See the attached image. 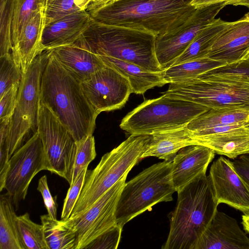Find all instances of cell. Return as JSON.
<instances>
[{"label":"cell","instance_id":"cell-1","mask_svg":"<svg viewBox=\"0 0 249 249\" xmlns=\"http://www.w3.org/2000/svg\"><path fill=\"white\" fill-rule=\"evenodd\" d=\"M41 104L47 107L76 142L92 135L99 114L86 98L81 83L51 52L41 82Z\"/></svg>","mask_w":249,"mask_h":249},{"label":"cell","instance_id":"cell-2","mask_svg":"<svg viewBox=\"0 0 249 249\" xmlns=\"http://www.w3.org/2000/svg\"><path fill=\"white\" fill-rule=\"evenodd\" d=\"M164 94L210 108L249 110V59L212 70L192 80L169 84Z\"/></svg>","mask_w":249,"mask_h":249},{"label":"cell","instance_id":"cell-3","mask_svg":"<svg viewBox=\"0 0 249 249\" xmlns=\"http://www.w3.org/2000/svg\"><path fill=\"white\" fill-rule=\"evenodd\" d=\"M192 0H118L90 15L96 22L151 33L156 36L182 25L196 8Z\"/></svg>","mask_w":249,"mask_h":249},{"label":"cell","instance_id":"cell-4","mask_svg":"<svg viewBox=\"0 0 249 249\" xmlns=\"http://www.w3.org/2000/svg\"><path fill=\"white\" fill-rule=\"evenodd\" d=\"M156 36L135 29L97 22L92 19L74 43L97 56L110 57L161 71L155 53Z\"/></svg>","mask_w":249,"mask_h":249},{"label":"cell","instance_id":"cell-5","mask_svg":"<svg viewBox=\"0 0 249 249\" xmlns=\"http://www.w3.org/2000/svg\"><path fill=\"white\" fill-rule=\"evenodd\" d=\"M208 176L202 175L178 192L169 233L162 249H194L217 210Z\"/></svg>","mask_w":249,"mask_h":249},{"label":"cell","instance_id":"cell-6","mask_svg":"<svg viewBox=\"0 0 249 249\" xmlns=\"http://www.w3.org/2000/svg\"><path fill=\"white\" fill-rule=\"evenodd\" d=\"M150 135H131L103 156L93 170H87L85 182L70 218L83 214L125 176L141 160Z\"/></svg>","mask_w":249,"mask_h":249},{"label":"cell","instance_id":"cell-7","mask_svg":"<svg viewBox=\"0 0 249 249\" xmlns=\"http://www.w3.org/2000/svg\"><path fill=\"white\" fill-rule=\"evenodd\" d=\"M211 108L165 94L145 100L122 120L121 128L131 135H152L184 126Z\"/></svg>","mask_w":249,"mask_h":249},{"label":"cell","instance_id":"cell-8","mask_svg":"<svg viewBox=\"0 0 249 249\" xmlns=\"http://www.w3.org/2000/svg\"><path fill=\"white\" fill-rule=\"evenodd\" d=\"M172 161L154 164L125 182L116 210L117 224L123 227L156 204L173 200L176 191L172 178Z\"/></svg>","mask_w":249,"mask_h":249},{"label":"cell","instance_id":"cell-9","mask_svg":"<svg viewBox=\"0 0 249 249\" xmlns=\"http://www.w3.org/2000/svg\"><path fill=\"white\" fill-rule=\"evenodd\" d=\"M50 50H45L33 60L22 74L16 108L11 118L8 146L10 158L38 129L41 82Z\"/></svg>","mask_w":249,"mask_h":249},{"label":"cell","instance_id":"cell-10","mask_svg":"<svg viewBox=\"0 0 249 249\" xmlns=\"http://www.w3.org/2000/svg\"><path fill=\"white\" fill-rule=\"evenodd\" d=\"M48 169L71 184L77 145L71 132L46 106L40 105L37 129Z\"/></svg>","mask_w":249,"mask_h":249},{"label":"cell","instance_id":"cell-11","mask_svg":"<svg viewBox=\"0 0 249 249\" xmlns=\"http://www.w3.org/2000/svg\"><path fill=\"white\" fill-rule=\"evenodd\" d=\"M43 146L37 131L11 157L4 189L14 205L18 207L24 200L34 177L48 170Z\"/></svg>","mask_w":249,"mask_h":249},{"label":"cell","instance_id":"cell-12","mask_svg":"<svg viewBox=\"0 0 249 249\" xmlns=\"http://www.w3.org/2000/svg\"><path fill=\"white\" fill-rule=\"evenodd\" d=\"M226 5V2H222L196 8L179 28L156 36L155 53L161 68L165 70L172 66L197 34L215 19Z\"/></svg>","mask_w":249,"mask_h":249},{"label":"cell","instance_id":"cell-13","mask_svg":"<svg viewBox=\"0 0 249 249\" xmlns=\"http://www.w3.org/2000/svg\"><path fill=\"white\" fill-rule=\"evenodd\" d=\"M81 85L89 103L98 114L122 108L132 93L128 80L106 66L81 82Z\"/></svg>","mask_w":249,"mask_h":249},{"label":"cell","instance_id":"cell-14","mask_svg":"<svg viewBox=\"0 0 249 249\" xmlns=\"http://www.w3.org/2000/svg\"><path fill=\"white\" fill-rule=\"evenodd\" d=\"M127 176L115 183L82 215L72 218L78 233L77 249L86 247L117 224L116 210Z\"/></svg>","mask_w":249,"mask_h":249},{"label":"cell","instance_id":"cell-15","mask_svg":"<svg viewBox=\"0 0 249 249\" xmlns=\"http://www.w3.org/2000/svg\"><path fill=\"white\" fill-rule=\"evenodd\" d=\"M218 203L249 212V188L236 172L232 161L221 156L212 164L209 174Z\"/></svg>","mask_w":249,"mask_h":249},{"label":"cell","instance_id":"cell-16","mask_svg":"<svg viewBox=\"0 0 249 249\" xmlns=\"http://www.w3.org/2000/svg\"><path fill=\"white\" fill-rule=\"evenodd\" d=\"M194 249H249V237L235 218L217 210Z\"/></svg>","mask_w":249,"mask_h":249},{"label":"cell","instance_id":"cell-17","mask_svg":"<svg viewBox=\"0 0 249 249\" xmlns=\"http://www.w3.org/2000/svg\"><path fill=\"white\" fill-rule=\"evenodd\" d=\"M208 57L227 64L249 58V12L240 19L230 22L214 43Z\"/></svg>","mask_w":249,"mask_h":249},{"label":"cell","instance_id":"cell-18","mask_svg":"<svg viewBox=\"0 0 249 249\" xmlns=\"http://www.w3.org/2000/svg\"><path fill=\"white\" fill-rule=\"evenodd\" d=\"M215 154L212 149L202 145H190L181 148L172 161V178L176 191L206 174Z\"/></svg>","mask_w":249,"mask_h":249},{"label":"cell","instance_id":"cell-19","mask_svg":"<svg viewBox=\"0 0 249 249\" xmlns=\"http://www.w3.org/2000/svg\"><path fill=\"white\" fill-rule=\"evenodd\" d=\"M91 18L85 10L67 15L44 26L41 40L42 50L74 43L89 26Z\"/></svg>","mask_w":249,"mask_h":249},{"label":"cell","instance_id":"cell-20","mask_svg":"<svg viewBox=\"0 0 249 249\" xmlns=\"http://www.w3.org/2000/svg\"><path fill=\"white\" fill-rule=\"evenodd\" d=\"M44 11L45 9H42L32 15L18 42L12 48L13 58L22 74L27 71L35 58L43 52L41 40L45 26Z\"/></svg>","mask_w":249,"mask_h":249},{"label":"cell","instance_id":"cell-21","mask_svg":"<svg viewBox=\"0 0 249 249\" xmlns=\"http://www.w3.org/2000/svg\"><path fill=\"white\" fill-rule=\"evenodd\" d=\"M55 59L80 83L106 66L96 54L75 43L51 50Z\"/></svg>","mask_w":249,"mask_h":249},{"label":"cell","instance_id":"cell-22","mask_svg":"<svg viewBox=\"0 0 249 249\" xmlns=\"http://www.w3.org/2000/svg\"><path fill=\"white\" fill-rule=\"evenodd\" d=\"M194 137L196 144L208 147L215 154L231 159L249 154V127L247 124L222 132L194 135Z\"/></svg>","mask_w":249,"mask_h":249},{"label":"cell","instance_id":"cell-23","mask_svg":"<svg viewBox=\"0 0 249 249\" xmlns=\"http://www.w3.org/2000/svg\"><path fill=\"white\" fill-rule=\"evenodd\" d=\"M194 144H196V142L187 126L155 133L150 135L141 160L148 157H156L172 161L181 148Z\"/></svg>","mask_w":249,"mask_h":249},{"label":"cell","instance_id":"cell-24","mask_svg":"<svg viewBox=\"0 0 249 249\" xmlns=\"http://www.w3.org/2000/svg\"><path fill=\"white\" fill-rule=\"evenodd\" d=\"M97 56L105 66L117 71L128 80L132 93L142 94L155 87H160L167 84L163 78V71H150L124 60L107 56Z\"/></svg>","mask_w":249,"mask_h":249},{"label":"cell","instance_id":"cell-25","mask_svg":"<svg viewBox=\"0 0 249 249\" xmlns=\"http://www.w3.org/2000/svg\"><path fill=\"white\" fill-rule=\"evenodd\" d=\"M40 220L49 249H77L78 233L72 218L58 220L47 214Z\"/></svg>","mask_w":249,"mask_h":249},{"label":"cell","instance_id":"cell-26","mask_svg":"<svg viewBox=\"0 0 249 249\" xmlns=\"http://www.w3.org/2000/svg\"><path fill=\"white\" fill-rule=\"evenodd\" d=\"M230 23L215 18L197 34L172 66L208 57L214 43Z\"/></svg>","mask_w":249,"mask_h":249},{"label":"cell","instance_id":"cell-27","mask_svg":"<svg viewBox=\"0 0 249 249\" xmlns=\"http://www.w3.org/2000/svg\"><path fill=\"white\" fill-rule=\"evenodd\" d=\"M249 123V110L222 107L211 108L200 114L187 125L193 133L206 129Z\"/></svg>","mask_w":249,"mask_h":249},{"label":"cell","instance_id":"cell-28","mask_svg":"<svg viewBox=\"0 0 249 249\" xmlns=\"http://www.w3.org/2000/svg\"><path fill=\"white\" fill-rule=\"evenodd\" d=\"M12 200L7 194L0 196V249H25L18 230Z\"/></svg>","mask_w":249,"mask_h":249},{"label":"cell","instance_id":"cell-29","mask_svg":"<svg viewBox=\"0 0 249 249\" xmlns=\"http://www.w3.org/2000/svg\"><path fill=\"white\" fill-rule=\"evenodd\" d=\"M227 64L225 61L206 57L172 66L163 71V78L167 84L181 83Z\"/></svg>","mask_w":249,"mask_h":249},{"label":"cell","instance_id":"cell-30","mask_svg":"<svg viewBox=\"0 0 249 249\" xmlns=\"http://www.w3.org/2000/svg\"><path fill=\"white\" fill-rule=\"evenodd\" d=\"M16 221L25 249H49L42 224L32 221L28 213L17 216Z\"/></svg>","mask_w":249,"mask_h":249},{"label":"cell","instance_id":"cell-31","mask_svg":"<svg viewBox=\"0 0 249 249\" xmlns=\"http://www.w3.org/2000/svg\"><path fill=\"white\" fill-rule=\"evenodd\" d=\"M46 2L47 0H14L13 47L18 42L25 26L32 15L39 10L45 9Z\"/></svg>","mask_w":249,"mask_h":249},{"label":"cell","instance_id":"cell-32","mask_svg":"<svg viewBox=\"0 0 249 249\" xmlns=\"http://www.w3.org/2000/svg\"><path fill=\"white\" fill-rule=\"evenodd\" d=\"M14 0H0V56L11 53Z\"/></svg>","mask_w":249,"mask_h":249},{"label":"cell","instance_id":"cell-33","mask_svg":"<svg viewBox=\"0 0 249 249\" xmlns=\"http://www.w3.org/2000/svg\"><path fill=\"white\" fill-rule=\"evenodd\" d=\"M0 98L12 87L20 83L22 72L14 60L12 54L0 56Z\"/></svg>","mask_w":249,"mask_h":249},{"label":"cell","instance_id":"cell-34","mask_svg":"<svg viewBox=\"0 0 249 249\" xmlns=\"http://www.w3.org/2000/svg\"><path fill=\"white\" fill-rule=\"evenodd\" d=\"M76 158L71 184L80 173L88 168L89 164L96 156L95 140L92 134L76 142Z\"/></svg>","mask_w":249,"mask_h":249},{"label":"cell","instance_id":"cell-35","mask_svg":"<svg viewBox=\"0 0 249 249\" xmlns=\"http://www.w3.org/2000/svg\"><path fill=\"white\" fill-rule=\"evenodd\" d=\"M80 10L75 0H48L44 11L45 25Z\"/></svg>","mask_w":249,"mask_h":249},{"label":"cell","instance_id":"cell-36","mask_svg":"<svg viewBox=\"0 0 249 249\" xmlns=\"http://www.w3.org/2000/svg\"><path fill=\"white\" fill-rule=\"evenodd\" d=\"M87 170V168L85 169L72 184L70 185L64 201L61 219L66 220L70 217L83 187Z\"/></svg>","mask_w":249,"mask_h":249},{"label":"cell","instance_id":"cell-37","mask_svg":"<svg viewBox=\"0 0 249 249\" xmlns=\"http://www.w3.org/2000/svg\"><path fill=\"white\" fill-rule=\"evenodd\" d=\"M123 227L116 224L103 233L100 235L86 249H116L121 239Z\"/></svg>","mask_w":249,"mask_h":249},{"label":"cell","instance_id":"cell-38","mask_svg":"<svg viewBox=\"0 0 249 249\" xmlns=\"http://www.w3.org/2000/svg\"><path fill=\"white\" fill-rule=\"evenodd\" d=\"M19 84L14 85L0 98V123L10 121L16 108Z\"/></svg>","mask_w":249,"mask_h":249},{"label":"cell","instance_id":"cell-39","mask_svg":"<svg viewBox=\"0 0 249 249\" xmlns=\"http://www.w3.org/2000/svg\"><path fill=\"white\" fill-rule=\"evenodd\" d=\"M37 190L42 196L49 215L53 219H57L56 196L55 197L52 196L49 188L46 175L41 177L39 179Z\"/></svg>","mask_w":249,"mask_h":249},{"label":"cell","instance_id":"cell-40","mask_svg":"<svg viewBox=\"0 0 249 249\" xmlns=\"http://www.w3.org/2000/svg\"><path fill=\"white\" fill-rule=\"evenodd\" d=\"M232 162L236 172L249 188V156L241 155Z\"/></svg>","mask_w":249,"mask_h":249},{"label":"cell","instance_id":"cell-41","mask_svg":"<svg viewBox=\"0 0 249 249\" xmlns=\"http://www.w3.org/2000/svg\"><path fill=\"white\" fill-rule=\"evenodd\" d=\"M115 0H92L89 3L85 10L91 15L102 8L111 4Z\"/></svg>","mask_w":249,"mask_h":249},{"label":"cell","instance_id":"cell-42","mask_svg":"<svg viewBox=\"0 0 249 249\" xmlns=\"http://www.w3.org/2000/svg\"><path fill=\"white\" fill-rule=\"evenodd\" d=\"M236 0H192L190 3L196 8L206 6L211 4L222 2H229Z\"/></svg>","mask_w":249,"mask_h":249},{"label":"cell","instance_id":"cell-43","mask_svg":"<svg viewBox=\"0 0 249 249\" xmlns=\"http://www.w3.org/2000/svg\"><path fill=\"white\" fill-rule=\"evenodd\" d=\"M242 224L244 230L249 234V212L242 215Z\"/></svg>","mask_w":249,"mask_h":249},{"label":"cell","instance_id":"cell-44","mask_svg":"<svg viewBox=\"0 0 249 249\" xmlns=\"http://www.w3.org/2000/svg\"><path fill=\"white\" fill-rule=\"evenodd\" d=\"M227 5H232L234 6L241 5L249 8V0H236L226 3Z\"/></svg>","mask_w":249,"mask_h":249},{"label":"cell","instance_id":"cell-45","mask_svg":"<svg viewBox=\"0 0 249 249\" xmlns=\"http://www.w3.org/2000/svg\"><path fill=\"white\" fill-rule=\"evenodd\" d=\"M92 0H75L76 4L82 10H86L87 6Z\"/></svg>","mask_w":249,"mask_h":249},{"label":"cell","instance_id":"cell-46","mask_svg":"<svg viewBox=\"0 0 249 249\" xmlns=\"http://www.w3.org/2000/svg\"><path fill=\"white\" fill-rule=\"evenodd\" d=\"M247 125L249 127V123L247 124Z\"/></svg>","mask_w":249,"mask_h":249},{"label":"cell","instance_id":"cell-47","mask_svg":"<svg viewBox=\"0 0 249 249\" xmlns=\"http://www.w3.org/2000/svg\"></svg>","mask_w":249,"mask_h":249},{"label":"cell","instance_id":"cell-48","mask_svg":"<svg viewBox=\"0 0 249 249\" xmlns=\"http://www.w3.org/2000/svg\"><path fill=\"white\" fill-rule=\"evenodd\" d=\"M48 0H47V1H48Z\"/></svg>","mask_w":249,"mask_h":249},{"label":"cell","instance_id":"cell-49","mask_svg":"<svg viewBox=\"0 0 249 249\" xmlns=\"http://www.w3.org/2000/svg\"></svg>","mask_w":249,"mask_h":249}]
</instances>
